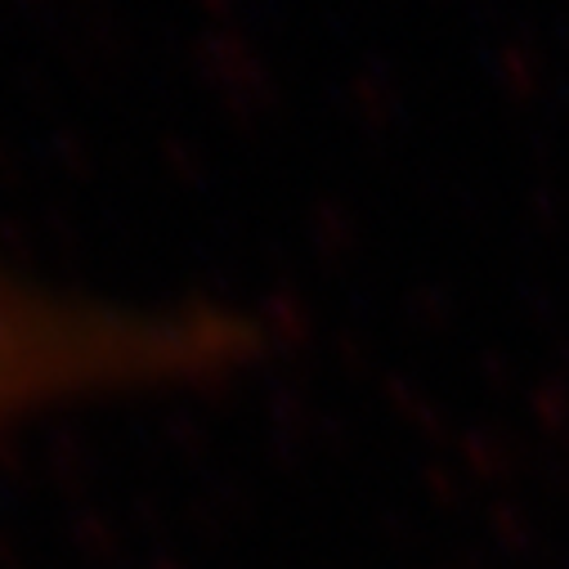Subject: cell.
Masks as SVG:
<instances>
[{"mask_svg":"<svg viewBox=\"0 0 569 569\" xmlns=\"http://www.w3.org/2000/svg\"><path fill=\"white\" fill-rule=\"evenodd\" d=\"M269 328L211 297H103L0 260V440L63 412L202 390L260 363Z\"/></svg>","mask_w":569,"mask_h":569,"instance_id":"1","label":"cell"}]
</instances>
